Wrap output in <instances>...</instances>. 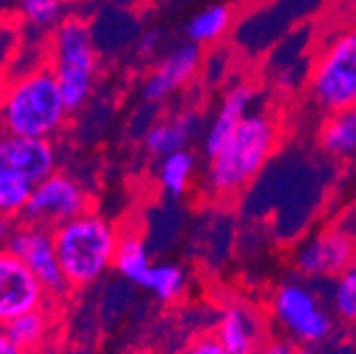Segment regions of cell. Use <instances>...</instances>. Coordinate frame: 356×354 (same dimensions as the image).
<instances>
[{"instance_id":"1","label":"cell","mask_w":356,"mask_h":354,"mask_svg":"<svg viewBox=\"0 0 356 354\" xmlns=\"http://www.w3.org/2000/svg\"><path fill=\"white\" fill-rule=\"evenodd\" d=\"M280 140V125L267 113H248L232 138L208 159L206 195L216 202L236 200L261 174Z\"/></svg>"},{"instance_id":"2","label":"cell","mask_w":356,"mask_h":354,"mask_svg":"<svg viewBox=\"0 0 356 354\" xmlns=\"http://www.w3.org/2000/svg\"><path fill=\"white\" fill-rule=\"evenodd\" d=\"M68 115L49 62L5 79L0 129L15 136L54 140L66 127Z\"/></svg>"},{"instance_id":"3","label":"cell","mask_w":356,"mask_h":354,"mask_svg":"<svg viewBox=\"0 0 356 354\" xmlns=\"http://www.w3.org/2000/svg\"><path fill=\"white\" fill-rule=\"evenodd\" d=\"M119 232L113 220L96 210H87L54 230L62 272L72 289L94 284L113 270Z\"/></svg>"},{"instance_id":"4","label":"cell","mask_w":356,"mask_h":354,"mask_svg":"<svg viewBox=\"0 0 356 354\" xmlns=\"http://www.w3.org/2000/svg\"><path fill=\"white\" fill-rule=\"evenodd\" d=\"M47 62L58 79L68 113L85 106L96 85L98 47L92 24L81 15H66L51 32Z\"/></svg>"},{"instance_id":"5","label":"cell","mask_w":356,"mask_h":354,"mask_svg":"<svg viewBox=\"0 0 356 354\" xmlns=\"http://www.w3.org/2000/svg\"><path fill=\"white\" fill-rule=\"evenodd\" d=\"M307 87L327 115L356 104V28L335 34L323 47L312 64Z\"/></svg>"},{"instance_id":"6","label":"cell","mask_w":356,"mask_h":354,"mask_svg":"<svg viewBox=\"0 0 356 354\" xmlns=\"http://www.w3.org/2000/svg\"><path fill=\"white\" fill-rule=\"evenodd\" d=\"M272 316L293 341L303 346L323 344L333 331V321L316 293L301 282H284L276 289Z\"/></svg>"},{"instance_id":"7","label":"cell","mask_w":356,"mask_h":354,"mask_svg":"<svg viewBox=\"0 0 356 354\" xmlns=\"http://www.w3.org/2000/svg\"><path fill=\"white\" fill-rule=\"evenodd\" d=\"M87 210H92V200L85 187L70 174L56 170L34 185L22 218L24 223L56 230Z\"/></svg>"},{"instance_id":"8","label":"cell","mask_w":356,"mask_h":354,"mask_svg":"<svg viewBox=\"0 0 356 354\" xmlns=\"http://www.w3.org/2000/svg\"><path fill=\"white\" fill-rule=\"evenodd\" d=\"M9 250L15 252L28 268L34 272V276L40 280L42 289L47 291L49 301L51 299H64L68 291L72 289L62 272V265L56 250L54 230L32 225V223H19L17 232L13 234L9 242Z\"/></svg>"},{"instance_id":"9","label":"cell","mask_w":356,"mask_h":354,"mask_svg":"<svg viewBox=\"0 0 356 354\" xmlns=\"http://www.w3.org/2000/svg\"><path fill=\"white\" fill-rule=\"evenodd\" d=\"M49 305V295L28 265L9 248L0 250V327L30 309Z\"/></svg>"},{"instance_id":"10","label":"cell","mask_w":356,"mask_h":354,"mask_svg":"<svg viewBox=\"0 0 356 354\" xmlns=\"http://www.w3.org/2000/svg\"><path fill=\"white\" fill-rule=\"evenodd\" d=\"M356 259V240L339 227L325 230L301 242L293 261L307 278H337Z\"/></svg>"},{"instance_id":"11","label":"cell","mask_w":356,"mask_h":354,"mask_svg":"<svg viewBox=\"0 0 356 354\" xmlns=\"http://www.w3.org/2000/svg\"><path fill=\"white\" fill-rule=\"evenodd\" d=\"M58 168L54 140L15 136L0 129V172L26 176L34 185Z\"/></svg>"},{"instance_id":"12","label":"cell","mask_w":356,"mask_h":354,"mask_svg":"<svg viewBox=\"0 0 356 354\" xmlns=\"http://www.w3.org/2000/svg\"><path fill=\"white\" fill-rule=\"evenodd\" d=\"M202 64V49L193 42H183L168 51L143 81V98L159 104L193 81Z\"/></svg>"},{"instance_id":"13","label":"cell","mask_w":356,"mask_h":354,"mask_svg":"<svg viewBox=\"0 0 356 354\" xmlns=\"http://www.w3.org/2000/svg\"><path fill=\"white\" fill-rule=\"evenodd\" d=\"M214 335L227 354H257L267 339V325L248 303H227L220 309Z\"/></svg>"},{"instance_id":"14","label":"cell","mask_w":356,"mask_h":354,"mask_svg":"<svg viewBox=\"0 0 356 354\" xmlns=\"http://www.w3.org/2000/svg\"><path fill=\"white\" fill-rule=\"evenodd\" d=\"M252 98H254V90L246 83L234 85L232 90L222 96L220 108L214 115V119L210 121V125L206 129V136H204V151H206L208 159L214 157L232 138V134L238 129L242 119L248 115Z\"/></svg>"},{"instance_id":"15","label":"cell","mask_w":356,"mask_h":354,"mask_svg":"<svg viewBox=\"0 0 356 354\" xmlns=\"http://www.w3.org/2000/svg\"><path fill=\"white\" fill-rule=\"evenodd\" d=\"M200 127H202V119L197 113L193 111L176 113L168 119L149 125L143 136V145L149 155L161 159L170 153L187 149L189 143L197 136Z\"/></svg>"},{"instance_id":"16","label":"cell","mask_w":356,"mask_h":354,"mask_svg":"<svg viewBox=\"0 0 356 354\" xmlns=\"http://www.w3.org/2000/svg\"><path fill=\"white\" fill-rule=\"evenodd\" d=\"M151 268H153V259L145 244V238L131 227L121 230L115 261H113V270L127 282L143 287Z\"/></svg>"},{"instance_id":"17","label":"cell","mask_w":356,"mask_h":354,"mask_svg":"<svg viewBox=\"0 0 356 354\" xmlns=\"http://www.w3.org/2000/svg\"><path fill=\"white\" fill-rule=\"evenodd\" d=\"M318 143L333 157L356 155V104L325 117L318 129Z\"/></svg>"},{"instance_id":"18","label":"cell","mask_w":356,"mask_h":354,"mask_svg":"<svg viewBox=\"0 0 356 354\" xmlns=\"http://www.w3.org/2000/svg\"><path fill=\"white\" fill-rule=\"evenodd\" d=\"M51 327H54L51 309L47 305H42V307L30 309V312H24L17 319L9 321L3 327V331L11 344L19 346L22 350L32 354L34 350H38L44 341L49 339Z\"/></svg>"},{"instance_id":"19","label":"cell","mask_w":356,"mask_h":354,"mask_svg":"<svg viewBox=\"0 0 356 354\" xmlns=\"http://www.w3.org/2000/svg\"><path fill=\"white\" fill-rule=\"evenodd\" d=\"M195 170H197L195 153L189 149H183V151H176V153L161 157L159 170H157V181L170 198H183L191 189Z\"/></svg>"},{"instance_id":"20","label":"cell","mask_w":356,"mask_h":354,"mask_svg":"<svg viewBox=\"0 0 356 354\" xmlns=\"http://www.w3.org/2000/svg\"><path fill=\"white\" fill-rule=\"evenodd\" d=\"M234 15L232 9L225 5H212L206 7L204 11L195 13L189 24H187V38L189 42L197 47L204 45H214L222 36L227 34V30L232 28Z\"/></svg>"},{"instance_id":"21","label":"cell","mask_w":356,"mask_h":354,"mask_svg":"<svg viewBox=\"0 0 356 354\" xmlns=\"http://www.w3.org/2000/svg\"><path fill=\"white\" fill-rule=\"evenodd\" d=\"M143 287L163 303H174L185 295L187 274L176 263H153Z\"/></svg>"},{"instance_id":"22","label":"cell","mask_w":356,"mask_h":354,"mask_svg":"<svg viewBox=\"0 0 356 354\" xmlns=\"http://www.w3.org/2000/svg\"><path fill=\"white\" fill-rule=\"evenodd\" d=\"M17 15L36 30H54L66 17V0H17Z\"/></svg>"},{"instance_id":"23","label":"cell","mask_w":356,"mask_h":354,"mask_svg":"<svg viewBox=\"0 0 356 354\" xmlns=\"http://www.w3.org/2000/svg\"><path fill=\"white\" fill-rule=\"evenodd\" d=\"M34 183L26 176L0 172V214L19 218L30 202Z\"/></svg>"},{"instance_id":"24","label":"cell","mask_w":356,"mask_h":354,"mask_svg":"<svg viewBox=\"0 0 356 354\" xmlns=\"http://www.w3.org/2000/svg\"><path fill=\"white\" fill-rule=\"evenodd\" d=\"M331 301L343 321L356 323V259L335 278Z\"/></svg>"},{"instance_id":"25","label":"cell","mask_w":356,"mask_h":354,"mask_svg":"<svg viewBox=\"0 0 356 354\" xmlns=\"http://www.w3.org/2000/svg\"><path fill=\"white\" fill-rule=\"evenodd\" d=\"M17 47H19L17 24L9 19H0V72H3L7 64L17 56Z\"/></svg>"},{"instance_id":"26","label":"cell","mask_w":356,"mask_h":354,"mask_svg":"<svg viewBox=\"0 0 356 354\" xmlns=\"http://www.w3.org/2000/svg\"><path fill=\"white\" fill-rule=\"evenodd\" d=\"M185 354H227V350L222 348L214 333H204L187 346Z\"/></svg>"},{"instance_id":"27","label":"cell","mask_w":356,"mask_h":354,"mask_svg":"<svg viewBox=\"0 0 356 354\" xmlns=\"http://www.w3.org/2000/svg\"><path fill=\"white\" fill-rule=\"evenodd\" d=\"M257 354H299L295 344L284 337H267Z\"/></svg>"},{"instance_id":"28","label":"cell","mask_w":356,"mask_h":354,"mask_svg":"<svg viewBox=\"0 0 356 354\" xmlns=\"http://www.w3.org/2000/svg\"><path fill=\"white\" fill-rule=\"evenodd\" d=\"M19 227V220L15 216H7V214H0V250L9 248V242L13 238V234Z\"/></svg>"},{"instance_id":"29","label":"cell","mask_w":356,"mask_h":354,"mask_svg":"<svg viewBox=\"0 0 356 354\" xmlns=\"http://www.w3.org/2000/svg\"><path fill=\"white\" fill-rule=\"evenodd\" d=\"M161 42V34L157 30H151V32H145L140 38H138V56L143 58H149L157 51Z\"/></svg>"},{"instance_id":"30","label":"cell","mask_w":356,"mask_h":354,"mask_svg":"<svg viewBox=\"0 0 356 354\" xmlns=\"http://www.w3.org/2000/svg\"><path fill=\"white\" fill-rule=\"evenodd\" d=\"M0 354H28L26 350H22L19 346L11 344L5 335L0 337Z\"/></svg>"},{"instance_id":"31","label":"cell","mask_w":356,"mask_h":354,"mask_svg":"<svg viewBox=\"0 0 356 354\" xmlns=\"http://www.w3.org/2000/svg\"><path fill=\"white\" fill-rule=\"evenodd\" d=\"M335 354H356V348H352V346H339L335 350Z\"/></svg>"},{"instance_id":"32","label":"cell","mask_w":356,"mask_h":354,"mask_svg":"<svg viewBox=\"0 0 356 354\" xmlns=\"http://www.w3.org/2000/svg\"><path fill=\"white\" fill-rule=\"evenodd\" d=\"M3 98H5V79L0 77V111H3Z\"/></svg>"},{"instance_id":"33","label":"cell","mask_w":356,"mask_h":354,"mask_svg":"<svg viewBox=\"0 0 356 354\" xmlns=\"http://www.w3.org/2000/svg\"><path fill=\"white\" fill-rule=\"evenodd\" d=\"M13 3H17V0H0V11H5V9L11 7Z\"/></svg>"},{"instance_id":"34","label":"cell","mask_w":356,"mask_h":354,"mask_svg":"<svg viewBox=\"0 0 356 354\" xmlns=\"http://www.w3.org/2000/svg\"><path fill=\"white\" fill-rule=\"evenodd\" d=\"M66 3H85V0H66Z\"/></svg>"},{"instance_id":"35","label":"cell","mask_w":356,"mask_h":354,"mask_svg":"<svg viewBox=\"0 0 356 354\" xmlns=\"http://www.w3.org/2000/svg\"><path fill=\"white\" fill-rule=\"evenodd\" d=\"M5 335V331H3V327H0V337H3Z\"/></svg>"},{"instance_id":"36","label":"cell","mask_w":356,"mask_h":354,"mask_svg":"<svg viewBox=\"0 0 356 354\" xmlns=\"http://www.w3.org/2000/svg\"><path fill=\"white\" fill-rule=\"evenodd\" d=\"M299 354H314V352H299Z\"/></svg>"}]
</instances>
